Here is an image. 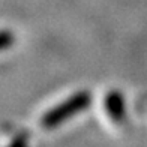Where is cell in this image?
Listing matches in <instances>:
<instances>
[{"label":"cell","instance_id":"cell-1","mask_svg":"<svg viewBox=\"0 0 147 147\" xmlns=\"http://www.w3.org/2000/svg\"><path fill=\"white\" fill-rule=\"evenodd\" d=\"M92 102V95L87 90L77 92L75 95L69 96L66 101L60 102L56 105L54 108H51L50 111H47L41 119V125L44 129H54L62 123H65L66 120H69L71 117L77 116L78 113H81L86 110Z\"/></svg>","mask_w":147,"mask_h":147},{"label":"cell","instance_id":"cell-2","mask_svg":"<svg viewBox=\"0 0 147 147\" xmlns=\"http://www.w3.org/2000/svg\"><path fill=\"white\" fill-rule=\"evenodd\" d=\"M105 110H107V114H108L114 122L120 123L125 120L126 116V107H125V98L120 92L117 90H111L107 93L105 96Z\"/></svg>","mask_w":147,"mask_h":147},{"label":"cell","instance_id":"cell-4","mask_svg":"<svg viewBox=\"0 0 147 147\" xmlns=\"http://www.w3.org/2000/svg\"><path fill=\"white\" fill-rule=\"evenodd\" d=\"M8 147H29V135L27 134H20L9 143Z\"/></svg>","mask_w":147,"mask_h":147},{"label":"cell","instance_id":"cell-3","mask_svg":"<svg viewBox=\"0 0 147 147\" xmlns=\"http://www.w3.org/2000/svg\"><path fill=\"white\" fill-rule=\"evenodd\" d=\"M14 42H15L14 33L9 30H0V51L9 48Z\"/></svg>","mask_w":147,"mask_h":147}]
</instances>
